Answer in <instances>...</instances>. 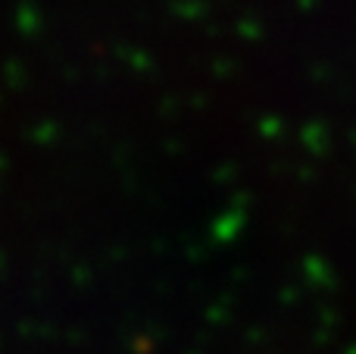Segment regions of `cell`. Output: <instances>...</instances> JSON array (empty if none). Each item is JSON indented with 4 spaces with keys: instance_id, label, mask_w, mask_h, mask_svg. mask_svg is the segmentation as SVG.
Segmentation results:
<instances>
[]
</instances>
